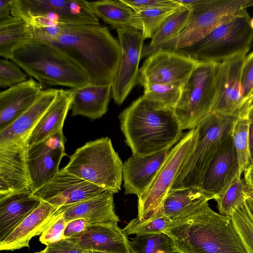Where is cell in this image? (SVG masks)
Listing matches in <instances>:
<instances>
[{"instance_id":"83f0119b","label":"cell","mask_w":253,"mask_h":253,"mask_svg":"<svg viewBox=\"0 0 253 253\" xmlns=\"http://www.w3.org/2000/svg\"><path fill=\"white\" fill-rule=\"evenodd\" d=\"M73 94L72 116L81 115L91 119L102 117L107 112L112 92V84L98 86L89 84L70 88Z\"/></svg>"},{"instance_id":"e575fe53","label":"cell","mask_w":253,"mask_h":253,"mask_svg":"<svg viewBox=\"0 0 253 253\" xmlns=\"http://www.w3.org/2000/svg\"><path fill=\"white\" fill-rule=\"evenodd\" d=\"M175 223L158 212L152 217L145 220L140 221L137 217L131 219L123 230L127 236L150 235L163 233L174 227Z\"/></svg>"},{"instance_id":"e0dca14e","label":"cell","mask_w":253,"mask_h":253,"mask_svg":"<svg viewBox=\"0 0 253 253\" xmlns=\"http://www.w3.org/2000/svg\"><path fill=\"white\" fill-rule=\"evenodd\" d=\"M27 140L0 144V197L30 189Z\"/></svg>"},{"instance_id":"4fadbf2b","label":"cell","mask_w":253,"mask_h":253,"mask_svg":"<svg viewBox=\"0 0 253 253\" xmlns=\"http://www.w3.org/2000/svg\"><path fill=\"white\" fill-rule=\"evenodd\" d=\"M198 63L176 51L159 50L143 62L139 69L138 83L143 87L152 84H183Z\"/></svg>"},{"instance_id":"ab89813d","label":"cell","mask_w":253,"mask_h":253,"mask_svg":"<svg viewBox=\"0 0 253 253\" xmlns=\"http://www.w3.org/2000/svg\"><path fill=\"white\" fill-rule=\"evenodd\" d=\"M67 223L62 214L58 212L55 219L41 235L39 239L41 243L46 246L64 239V232Z\"/></svg>"},{"instance_id":"7dc6e473","label":"cell","mask_w":253,"mask_h":253,"mask_svg":"<svg viewBox=\"0 0 253 253\" xmlns=\"http://www.w3.org/2000/svg\"><path fill=\"white\" fill-rule=\"evenodd\" d=\"M249 148L251 164L253 163V123H250L249 129Z\"/></svg>"},{"instance_id":"7bdbcfd3","label":"cell","mask_w":253,"mask_h":253,"mask_svg":"<svg viewBox=\"0 0 253 253\" xmlns=\"http://www.w3.org/2000/svg\"><path fill=\"white\" fill-rule=\"evenodd\" d=\"M45 253H90L82 249L77 238H64L46 246Z\"/></svg>"},{"instance_id":"1f68e13d","label":"cell","mask_w":253,"mask_h":253,"mask_svg":"<svg viewBox=\"0 0 253 253\" xmlns=\"http://www.w3.org/2000/svg\"><path fill=\"white\" fill-rule=\"evenodd\" d=\"M182 84H152L144 87L143 97L155 109L173 111L181 93Z\"/></svg>"},{"instance_id":"52a82bcc","label":"cell","mask_w":253,"mask_h":253,"mask_svg":"<svg viewBox=\"0 0 253 253\" xmlns=\"http://www.w3.org/2000/svg\"><path fill=\"white\" fill-rule=\"evenodd\" d=\"M248 13L219 25L193 44L176 51L198 63L217 64L235 55L247 54L253 42Z\"/></svg>"},{"instance_id":"60d3db41","label":"cell","mask_w":253,"mask_h":253,"mask_svg":"<svg viewBox=\"0 0 253 253\" xmlns=\"http://www.w3.org/2000/svg\"><path fill=\"white\" fill-rule=\"evenodd\" d=\"M241 85L243 97L250 109L248 99L253 90V51L245 58L242 70Z\"/></svg>"},{"instance_id":"4dcf8cb0","label":"cell","mask_w":253,"mask_h":253,"mask_svg":"<svg viewBox=\"0 0 253 253\" xmlns=\"http://www.w3.org/2000/svg\"><path fill=\"white\" fill-rule=\"evenodd\" d=\"M191 10L181 5L169 16L156 31L149 43L143 46L141 58L149 56L151 51L180 33L187 26Z\"/></svg>"},{"instance_id":"db71d44e","label":"cell","mask_w":253,"mask_h":253,"mask_svg":"<svg viewBox=\"0 0 253 253\" xmlns=\"http://www.w3.org/2000/svg\"><path fill=\"white\" fill-rule=\"evenodd\" d=\"M45 253L42 250V251L38 252H36V253Z\"/></svg>"},{"instance_id":"9a60e30c","label":"cell","mask_w":253,"mask_h":253,"mask_svg":"<svg viewBox=\"0 0 253 253\" xmlns=\"http://www.w3.org/2000/svg\"><path fill=\"white\" fill-rule=\"evenodd\" d=\"M65 141L62 129L27 147V162L32 192L43 186L59 170L61 160L66 155Z\"/></svg>"},{"instance_id":"c3c4849f","label":"cell","mask_w":253,"mask_h":253,"mask_svg":"<svg viewBox=\"0 0 253 253\" xmlns=\"http://www.w3.org/2000/svg\"><path fill=\"white\" fill-rule=\"evenodd\" d=\"M245 205L250 216L253 219V199L247 198L245 201Z\"/></svg>"},{"instance_id":"f6af8a7d","label":"cell","mask_w":253,"mask_h":253,"mask_svg":"<svg viewBox=\"0 0 253 253\" xmlns=\"http://www.w3.org/2000/svg\"><path fill=\"white\" fill-rule=\"evenodd\" d=\"M14 0H0V20L11 16V10Z\"/></svg>"},{"instance_id":"4316f807","label":"cell","mask_w":253,"mask_h":253,"mask_svg":"<svg viewBox=\"0 0 253 253\" xmlns=\"http://www.w3.org/2000/svg\"><path fill=\"white\" fill-rule=\"evenodd\" d=\"M73 99V94L70 89H58L54 100L29 136L27 147L63 129L64 121L71 110Z\"/></svg>"},{"instance_id":"bcb514c9","label":"cell","mask_w":253,"mask_h":253,"mask_svg":"<svg viewBox=\"0 0 253 253\" xmlns=\"http://www.w3.org/2000/svg\"><path fill=\"white\" fill-rule=\"evenodd\" d=\"M244 179L246 184L253 187V163L244 171Z\"/></svg>"},{"instance_id":"f1b7e54d","label":"cell","mask_w":253,"mask_h":253,"mask_svg":"<svg viewBox=\"0 0 253 253\" xmlns=\"http://www.w3.org/2000/svg\"><path fill=\"white\" fill-rule=\"evenodd\" d=\"M33 38L32 26L21 18L10 16L0 20V56L12 61L14 51Z\"/></svg>"},{"instance_id":"ba28073f","label":"cell","mask_w":253,"mask_h":253,"mask_svg":"<svg viewBox=\"0 0 253 253\" xmlns=\"http://www.w3.org/2000/svg\"><path fill=\"white\" fill-rule=\"evenodd\" d=\"M236 119L211 113L200 123L196 146L180 167L170 190L199 187L208 167L231 132Z\"/></svg>"},{"instance_id":"484cf974","label":"cell","mask_w":253,"mask_h":253,"mask_svg":"<svg viewBox=\"0 0 253 253\" xmlns=\"http://www.w3.org/2000/svg\"><path fill=\"white\" fill-rule=\"evenodd\" d=\"M211 199L199 187L169 190L158 212L176 222L193 215Z\"/></svg>"},{"instance_id":"836d02e7","label":"cell","mask_w":253,"mask_h":253,"mask_svg":"<svg viewBox=\"0 0 253 253\" xmlns=\"http://www.w3.org/2000/svg\"><path fill=\"white\" fill-rule=\"evenodd\" d=\"M239 174L229 186L215 200L219 214L231 216L245 203L247 197L245 192V182Z\"/></svg>"},{"instance_id":"44dd1931","label":"cell","mask_w":253,"mask_h":253,"mask_svg":"<svg viewBox=\"0 0 253 253\" xmlns=\"http://www.w3.org/2000/svg\"><path fill=\"white\" fill-rule=\"evenodd\" d=\"M76 238L80 247L87 252L131 253L127 235L118 223L88 225L86 230Z\"/></svg>"},{"instance_id":"8992f818","label":"cell","mask_w":253,"mask_h":253,"mask_svg":"<svg viewBox=\"0 0 253 253\" xmlns=\"http://www.w3.org/2000/svg\"><path fill=\"white\" fill-rule=\"evenodd\" d=\"M123 167L111 139L103 137L78 148L62 169L115 194L121 189Z\"/></svg>"},{"instance_id":"2e32d148","label":"cell","mask_w":253,"mask_h":253,"mask_svg":"<svg viewBox=\"0 0 253 253\" xmlns=\"http://www.w3.org/2000/svg\"><path fill=\"white\" fill-rule=\"evenodd\" d=\"M104 191L101 187L62 169L33 195L60 208L94 197Z\"/></svg>"},{"instance_id":"9f6ffc18","label":"cell","mask_w":253,"mask_h":253,"mask_svg":"<svg viewBox=\"0 0 253 253\" xmlns=\"http://www.w3.org/2000/svg\"></svg>"},{"instance_id":"d6a6232c","label":"cell","mask_w":253,"mask_h":253,"mask_svg":"<svg viewBox=\"0 0 253 253\" xmlns=\"http://www.w3.org/2000/svg\"><path fill=\"white\" fill-rule=\"evenodd\" d=\"M250 122L248 117L236 119L231 132L241 173L251 164L249 148V129Z\"/></svg>"},{"instance_id":"9c48e42d","label":"cell","mask_w":253,"mask_h":253,"mask_svg":"<svg viewBox=\"0 0 253 253\" xmlns=\"http://www.w3.org/2000/svg\"><path fill=\"white\" fill-rule=\"evenodd\" d=\"M216 64L198 63L182 84L173 113L182 130L196 128L211 113L215 97Z\"/></svg>"},{"instance_id":"8d00e7d4","label":"cell","mask_w":253,"mask_h":253,"mask_svg":"<svg viewBox=\"0 0 253 253\" xmlns=\"http://www.w3.org/2000/svg\"><path fill=\"white\" fill-rule=\"evenodd\" d=\"M131 253H174L170 238L161 233L136 236L129 242Z\"/></svg>"},{"instance_id":"277c9868","label":"cell","mask_w":253,"mask_h":253,"mask_svg":"<svg viewBox=\"0 0 253 253\" xmlns=\"http://www.w3.org/2000/svg\"><path fill=\"white\" fill-rule=\"evenodd\" d=\"M12 61L42 89L64 86L76 88L89 84L83 69L51 43L33 38L13 52Z\"/></svg>"},{"instance_id":"7402d4cb","label":"cell","mask_w":253,"mask_h":253,"mask_svg":"<svg viewBox=\"0 0 253 253\" xmlns=\"http://www.w3.org/2000/svg\"><path fill=\"white\" fill-rule=\"evenodd\" d=\"M114 193L104 191L94 197L59 208L67 222L76 218H85L88 224L118 223L120 219L115 211Z\"/></svg>"},{"instance_id":"b9f144b4","label":"cell","mask_w":253,"mask_h":253,"mask_svg":"<svg viewBox=\"0 0 253 253\" xmlns=\"http://www.w3.org/2000/svg\"><path fill=\"white\" fill-rule=\"evenodd\" d=\"M121 0L135 12L148 9L180 6L174 0Z\"/></svg>"},{"instance_id":"7a4b0ae2","label":"cell","mask_w":253,"mask_h":253,"mask_svg":"<svg viewBox=\"0 0 253 253\" xmlns=\"http://www.w3.org/2000/svg\"><path fill=\"white\" fill-rule=\"evenodd\" d=\"M163 233L176 253H248L231 216L217 213L208 203Z\"/></svg>"},{"instance_id":"8fae6325","label":"cell","mask_w":253,"mask_h":253,"mask_svg":"<svg viewBox=\"0 0 253 253\" xmlns=\"http://www.w3.org/2000/svg\"><path fill=\"white\" fill-rule=\"evenodd\" d=\"M198 137L197 127L191 129L169 151L150 185L138 197L137 218L140 221L152 217L159 211L180 167L194 149Z\"/></svg>"},{"instance_id":"816d5d0a","label":"cell","mask_w":253,"mask_h":253,"mask_svg":"<svg viewBox=\"0 0 253 253\" xmlns=\"http://www.w3.org/2000/svg\"><path fill=\"white\" fill-rule=\"evenodd\" d=\"M248 101H249V103L250 104V108L252 106V105L253 104V91L252 92L250 96H249V99H248Z\"/></svg>"},{"instance_id":"f35d334b","label":"cell","mask_w":253,"mask_h":253,"mask_svg":"<svg viewBox=\"0 0 253 253\" xmlns=\"http://www.w3.org/2000/svg\"><path fill=\"white\" fill-rule=\"evenodd\" d=\"M28 75L13 61L7 59L0 60V87H11L27 80Z\"/></svg>"},{"instance_id":"5bb4252c","label":"cell","mask_w":253,"mask_h":253,"mask_svg":"<svg viewBox=\"0 0 253 253\" xmlns=\"http://www.w3.org/2000/svg\"><path fill=\"white\" fill-rule=\"evenodd\" d=\"M121 49V57L117 76L112 84L111 95L121 105L138 83L139 64L143 43L142 32L129 27L116 30Z\"/></svg>"},{"instance_id":"681fc988","label":"cell","mask_w":253,"mask_h":253,"mask_svg":"<svg viewBox=\"0 0 253 253\" xmlns=\"http://www.w3.org/2000/svg\"><path fill=\"white\" fill-rule=\"evenodd\" d=\"M245 192L247 198L253 199V187L245 183Z\"/></svg>"},{"instance_id":"f5cc1de1","label":"cell","mask_w":253,"mask_h":253,"mask_svg":"<svg viewBox=\"0 0 253 253\" xmlns=\"http://www.w3.org/2000/svg\"><path fill=\"white\" fill-rule=\"evenodd\" d=\"M250 26L252 29H253V18H251L250 20Z\"/></svg>"},{"instance_id":"cb8c5ba5","label":"cell","mask_w":253,"mask_h":253,"mask_svg":"<svg viewBox=\"0 0 253 253\" xmlns=\"http://www.w3.org/2000/svg\"><path fill=\"white\" fill-rule=\"evenodd\" d=\"M58 89H42L34 103L10 125L0 131V144L27 140L40 119L54 100Z\"/></svg>"},{"instance_id":"603a6c76","label":"cell","mask_w":253,"mask_h":253,"mask_svg":"<svg viewBox=\"0 0 253 253\" xmlns=\"http://www.w3.org/2000/svg\"><path fill=\"white\" fill-rule=\"evenodd\" d=\"M41 84L29 79L0 92V131L18 118L34 103L41 90Z\"/></svg>"},{"instance_id":"6da1fadb","label":"cell","mask_w":253,"mask_h":253,"mask_svg":"<svg viewBox=\"0 0 253 253\" xmlns=\"http://www.w3.org/2000/svg\"><path fill=\"white\" fill-rule=\"evenodd\" d=\"M55 46L78 64L89 84H112L120 67L121 49L106 27L100 24L53 25L41 39Z\"/></svg>"},{"instance_id":"7c38bea8","label":"cell","mask_w":253,"mask_h":253,"mask_svg":"<svg viewBox=\"0 0 253 253\" xmlns=\"http://www.w3.org/2000/svg\"><path fill=\"white\" fill-rule=\"evenodd\" d=\"M247 54L235 55L216 64L215 97L211 113L239 118L249 108L241 89V74Z\"/></svg>"},{"instance_id":"f907efd6","label":"cell","mask_w":253,"mask_h":253,"mask_svg":"<svg viewBox=\"0 0 253 253\" xmlns=\"http://www.w3.org/2000/svg\"><path fill=\"white\" fill-rule=\"evenodd\" d=\"M247 117L250 123H253V104L248 111Z\"/></svg>"},{"instance_id":"ffe728a7","label":"cell","mask_w":253,"mask_h":253,"mask_svg":"<svg viewBox=\"0 0 253 253\" xmlns=\"http://www.w3.org/2000/svg\"><path fill=\"white\" fill-rule=\"evenodd\" d=\"M59 208L42 201L41 204L22 221L0 242L1 251H14L29 247L33 237L41 235L58 214Z\"/></svg>"},{"instance_id":"ee69618b","label":"cell","mask_w":253,"mask_h":253,"mask_svg":"<svg viewBox=\"0 0 253 253\" xmlns=\"http://www.w3.org/2000/svg\"><path fill=\"white\" fill-rule=\"evenodd\" d=\"M88 220L85 218H76L67 222L64 232L65 238H76L82 235L88 226Z\"/></svg>"},{"instance_id":"30bf717a","label":"cell","mask_w":253,"mask_h":253,"mask_svg":"<svg viewBox=\"0 0 253 253\" xmlns=\"http://www.w3.org/2000/svg\"><path fill=\"white\" fill-rule=\"evenodd\" d=\"M11 15L36 27L100 24L84 0H14Z\"/></svg>"},{"instance_id":"74e56055","label":"cell","mask_w":253,"mask_h":253,"mask_svg":"<svg viewBox=\"0 0 253 253\" xmlns=\"http://www.w3.org/2000/svg\"><path fill=\"white\" fill-rule=\"evenodd\" d=\"M235 226L248 253H253V219L245 203L231 215Z\"/></svg>"},{"instance_id":"5b68a950","label":"cell","mask_w":253,"mask_h":253,"mask_svg":"<svg viewBox=\"0 0 253 253\" xmlns=\"http://www.w3.org/2000/svg\"><path fill=\"white\" fill-rule=\"evenodd\" d=\"M191 10L189 22L178 35L152 49L176 51L197 42L215 28L230 20L248 13L253 6L252 0H174Z\"/></svg>"},{"instance_id":"f546056e","label":"cell","mask_w":253,"mask_h":253,"mask_svg":"<svg viewBox=\"0 0 253 253\" xmlns=\"http://www.w3.org/2000/svg\"><path fill=\"white\" fill-rule=\"evenodd\" d=\"M92 12L115 30L134 28L139 30L135 13L121 0H102L88 1Z\"/></svg>"},{"instance_id":"d4e9b609","label":"cell","mask_w":253,"mask_h":253,"mask_svg":"<svg viewBox=\"0 0 253 253\" xmlns=\"http://www.w3.org/2000/svg\"><path fill=\"white\" fill-rule=\"evenodd\" d=\"M42 202L33 195L31 189L0 197V242Z\"/></svg>"},{"instance_id":"11a10c76","label":"cell","mask_w":253,"mask_h":253,"mask_svg":"<svg viewBox=\"0 0 253 253\" xmlns=\"http://www.w3.org/2000/svg\"><path fill=\"white\" fill-rule=\"evenodd\" d=\"M90 253H99V252H90Z\"/></svg>"},{"instance_id":"d6986e66","label":"cell","mask_w":253,"mask_h":253,"mask_svg":"<svg viewBox=\"0 0 253 253\" xmlns=\"http://www.w3.org/2000/svg\"><path fill=\"white\" fill-rule=\"evenodd\" d=\"M169 151L145 156L132 155L123 167L125 194H134L138 197L142 194L151 184Z\"/></svg>"},{"instance_id":"ac0fdd59","label":"cell","mask_w":253,"mask_h":253,"mask_svg":"<svg viewBox=\"0 0 253 253\" xmlns=\"http://www.w3.org/2000/svg\"><path fill=\"white\" fill-rule=\"evenodd\" d=\"M239 174L242 173L231 132L225 138L208 167L199 187L215 200Z\"/></svg>"},{"instance_id":"3957f363","label":"cell","mask_w":253,"mask_h":253,"mask_svg":"<svg viewBox=\"0 0 253 253\" xmlns=\"http://www.w3.org/2000/svg\"><path fill=\"white\" fill-rule=\"evenodd\" d=\"M121 129L132 155H149L169 149L183 136L172 110H158L140 96L119 116Z\"/></svg>"},{"instance_id":"d590c367","label":"cell","mask_w":253,"mask_h":253,"mask_svg":"<svg viewBox=\"0 0 253 253\" xmlns=\"http://www.w3.org/2000/svg\"><path fill=\"white\" fill-rule=\"evenodd\" d=\"M180 6L151 9L135 12V20L138 29L142 32L144 40L151 39L164 22L175 12Z\"/></svg>"}]
</instances>
